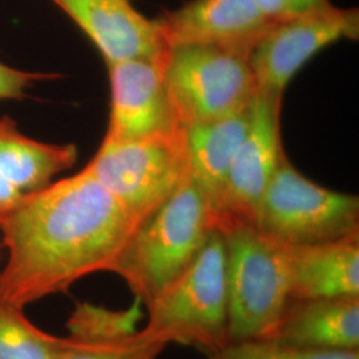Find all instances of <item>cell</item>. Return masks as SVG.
I'll return each instance as SVG.
<instances>
[{"instance_id": "cell-19", "label": "cell", "mask_w": 359, "mask_h": 359, "mask_svg": "<svg viewBox=\"0 0 359 359\" xmlns=\"http://www.w3.org/2000/svg\"><path fill=\"white\" fill-rule=\"evenodd\" d=\"M142 304L136 299L127 310H109L88 302L79 304L67 322L69 335L88 342L115 341L136 333L142 321Z\"/></svg>"}, {"instance_id": "cell-14", "label": "cell", "mask_w": 359, "mask_h": 359, "mask_svg": "<svg viewBox=\"0 0 359 359\" xmlns=\"http://www.w3.org/2000/svg\"><path fill=\"white\" fill-rule=\"evenodd\" d=\"M289 299L359 295V234L325 244L286 246Z\"/></svg>"}, {"instance_id": "cell-6", "label": "cell", "mask_w": 359, "mask_h": 359, "mask_svg": "<svg viewBox=\"0 0 359 359\" xmlns=\"http://www.w3.org/2000/svg\"><path fill=\"white\" fill-rule=\"evenodd\" d=\"M163 74L182 128L244 111L258 90L249 56L216 46L169 47Z\"/></svg>"}, {"instance_id": "cell-4", "label": "cell", "mask_w": 359, "mask_h": 359, "mask_svg": "<svg viewBox=\"0 0 359 359\" xmlns=\"http://www.w3.org/2000/svg\"><path fill=\"white\" fill-rule=\"evenodd\" d=\"M252 225L283 246L332 243L359 234V198L309 180L283 156Z\"/></svg>"}, {"instance_id": "cell-15", "label": "cell", "mask_w": 359, "mask_h": 359, "mask_svg": "<svg viewBox=\"0 0 359 359\" xmlns=\"http://www.w3.org/2000/svg\"><path fill=\"white\" fill-rule=\"evenodd\" d=\"M250 105L234 115L184 128L191 179L209 198L215 212L249 127Z\"/></svg>"}, {"instance_id": "cell-16", "label": "cell", "mask_w": 359, "mask_h": 359, "mask_svg": "<svg viewBox=\"0 0 359 359\" xmlns=\"http://www.w3.org/2000/svg\"><path fill=\"white\" fill-rule=\"evenodd\" d=\"M74 144H50L22 133L11 117H0V175L22 193L35 192L74 167Z\"/></svg>"}, {"instance_id": "cell-8", "label": "cell", "mask_w": 359, "mask_h": 359, "mask_svg": "<svg viewBox=\"0 0 359 359\" xmlns=\"http://www.w3.org/2000/svg\"><path fill=\"white\" fill-rule=\"evenodd\" d=\"M283 95L257 90L250 123L216 208L217 229L253 224L257 208L285 156L281 142Z\"/></svg>"}, {"instance_id": "cell-1", "label": "cell", "mask_w": 359, "mask_h": 359, "mask_svg": "<svg viewBox=\"0 0 359 359\" xmlns=\"http://www.w3.org/2000/svg\"><path fill=\"white\" fill-rule=\"evenodd\" d=\"M137 224L87 168L25 193L0 224L7 261L0 294L25 309L111 271Z\"/></svg>"}, {"instance_id": "cell-12", "label": "cell", "mask_w": 359, "mask_h": 359, "mask_svg": "<svg viewBox=\"0 0 359 359\" xmlns=\"http://www.w3.org/2000/svg\"><path fill=\"white\" fill-rule=\"evenodd\" d=\"M157 20L168 48L216 46L248 56L271 25L255 0H191Z\"/></svg>"}, {"instance_id": "cell-2", "label": "cell", "mask_w": 359, "mask_h": 359, "mask_svg": "<svg viewBox=\"0 0 359 359\" xmlns=\"http://www.w3.org/2000/svg\"><path fill=\"white\" fill-rule=\"evenodd\" d=\"M216 229L213 206L189 177L132 231L111 273L147 309L192 265Z\"/></svg>"}, {"instance_id": "cell-22", "label": "cell", "mask_w": 359, "mask_h": 359, "mask_svg": "<svg viewBox=\"0 0 359 359\" xmlns=\"http://www.w3.org/2000/svg\"><path fill=\"white\" fill-rule=\"evenodd\" d=\"M52 77L55 75L23 71L0 62V100H20L32 83Z\"/></svg>"}, {"instance_id": "cell-9", "label": "cell", "mask_w": 359, "mask_h": 359, "mask_svg": "<svg viewBox=\"0 0 359 359\" xmlns=\"http://www.w3.org/2000/svg\"><path fill=\"white\" fill-rule=\"evenodd\" d=\"M358 36V8L333 6L322 13L271 23L249 53L258 90L283 95L316 53L338 40Z\"/></svg>"}, {"instance_id": "cell-21", "label": "cell", "mask_w": 359, "mask_h": 359, "mask_svg": "<svg viewBox=\"0 0 359 359\" xmlns=\"http://www.w3.org/2000/svg\"><path fill=\"white\" fill-rule=\"evenodd\" d=\"M269 23H280L333 7L330 0H255Z\"/></svg>"}, {"instance_id": "cell-11", "label": "cell", "mask_w": 359, "mask_h": 359, "mask_svg": "<svg viewBox=\"0 0 359 359\" xmlns=\"http://www.w3.org/2000/svg\"><path fill=\"white\" fill-rule=\"evenodd\" d=\"M67 13L107 65L123 60H163L167 44L160 23L139 13L130 0H52Z\"/></svg>"}, {"instance_id": "cell-23", "label": "cell", "mask_w": 359, "mask_h": 359, "mask_svg": "<svg viewBox=\"0 0 359 359\" xmlns=\"http://www.w3.org/2000/svg\"><path fill=\"white\" fill-rule=\"evenodd\" d=\"M23 194L0 175V224L11 213Z\"/></svg>"}, {"instance_id": "cell-20", "label": "cell", "mask_w": 359, "mask_h": 359, "mask_svg": "<svg viewBox=\"0 0 359 359\" xmlns=\"http://www.w3.org/2000/svg\"><path fill=\"white\" fill-rule=\"evenodd\" d=\"M210 359H359V350H311L287 346L268 339L229 342Z\"/></svg>"}, {"instance_id": "cell-13", "label": "cell", "mask_w": 359, "mask_h": 359, "mask_svg": "<svg viewBox=\"0 0 359 359\" xmlns=\"http://www.w3.org/2000/svg\"><path fill=\"white\" fill-rule=\"evenodd\" d=\"M262 339L311 350H359V295L290 298Z\"/></svg>"}, {"instance_id": "cell-18", "label": "cell", "mask_w": 359, "mask_h": 359, "mask_svg": "<svg viewBox=\"0 0 359 359\" xmlns=\"http://www.w3.org/2000/svg\"><path fill=\"white\" fill-rule=\"evenodd\" d=\"M57 339L0 294V359H55Z\"/></svg>"}, {"instance_id": "cell-7", "label": "cell", "mask_w": 359, "mask_h": 359, "mask_svg": "<svg viewBox=\"0 0 359 359\" xmlns=\"http://www.w3.org/2000/svg\"><path fill=\"white\" fill-rule=\"evenodd\" d=\"M87 169L139 225L191 177L184 129L137 140H107Z\"/></svg>"}, {"instance_id": "cell-10", "label": "cell", "mask_w": 359, "mask_h": 359, "mask_svg": "<svg viewBox=\"0 0 359 359\" xmlns=\"http://www.w3.org/2000/svg\"><path fill=\"white\" fill-rule=\"evenodd\" d=\"M107 65L111 108L104 139L137 140L184 129L168 93L163 60H123Z\"/></svg>"}, {"instance_id": "cell-17", "label": "cell", "mask_w": 359, "mask_h": 359, "mask_svg": "<svg viewBox=\"0 0 359 359\" xmlns=\"http://www.w3.org/2000/svg\"><path fill=\"white\" fill-rule=\"evenodd\" d=\"M169 344L167 335L145 326L126 338L104 342L59 337L55 359H157Z\"/></svg>"}, {"instance_id": "cell-5", "label": "cell", "mask_w": 359, "mask_h": 359, "mask_svg": "<svg viewBox=\"0 0 359 359\" xmlns=\"http://www.w3.org/2000/svg\"><path fill=\"white\" fill-rule=\"evenodd\" d=\"M145 327L172 344L204 350L208 355L228 344L225 245L221 231L210 234L200 255L147 308Z\"/></svg>"}, {"instance_id": "cell-3", "label": "cell", "mask_w": 359, "mask_h": 359, "mask_svg": "<svg viewBox=\"0 0 359 359\" xmlns=\"http://www.w3.org/2000/svg\"><path fill=\"white\" fill-rule=\"evenodd\" d=\"M218 231L225 245L228 344L262 339L289 301L286 246L249 224Z\"/></svg>"}]
</instances>
